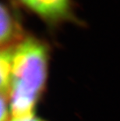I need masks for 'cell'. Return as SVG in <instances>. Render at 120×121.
I'll list each match as a JSON object with an SVG mask.
<instances>
[{
    "instance_id": "3957f363",
    "label": "cell",
    "mask_w": 120,
    "mask_h": 121,
    "mask_svg": "<svg viewBox=\"0 0 120 121\" xmlns=\"http://www.w3.org/2000/svg\"><path fill=\"white\" fill-rule=\"evenodd\" d=\"M19 24L15 20L10 9L2 4L1 6V33L0 42L2 48L12 47L23 38Z\"/></svg>"
},
{
    "instance_id": "277c9868",
    "label": "cell",
    "mask_w": 120,
    "mask_h": 121,
    "mask_svg": "<svg viewBox=\"0 0 120 121\" xmlns=\"http://www.w3.org/2000/svg\"><path fill=\"white\" fill-rule=\"evenodd\" d=\"M12 47L2 48L0 56V75H1V95L8 94L12 71Z\"/></svg>"
},
{
    "instance_id": "5b68a950",
    "label": "cell",
    "mask_w": 120,
    "mask_h": 121,
    "mask_svg": "<svg viewBox=\"0 0 120 121\" xmlns=\"http://www.w3.org/2000/svg\"><path fill=\"white\" fill-rule=\"evenodd\" d=\"M9 121H47V120L34 115L32 116V117H25V118H10Z\"/></svg>"
},
{
    "instance_id": "7a4b0ae2",
    "label": "cell",
    "mask_w": 120,
    "mask_h": 121,
    "mask_svg": "<svg viewBox=\"0 0 120 121\" xmlns=\"http://www.w3.org/2000/svg\"><path fill=\"white\" fill-rule=\"evenodd\" d=\"M32 11L51 22L63 20L69 16L70 0H21Z\"/></svg>"
},
{
    "instance_id": "6da1fadb",
    "label": "cell",
    "mask_w": 120,
    "mask_h": 121,
    "mask_svg": "<svg viewBox=\"0 0 120 121\" xmlns=\"http://www.w3.org/2000/svg\"><path fill=\"white\" fill-rule=\"evenodd\" d=\"M12 71L8 94L11 118L35 115L48 87L50 49L33 36L24 38L12 47Z\"/></svg>"
}]
</instances>
